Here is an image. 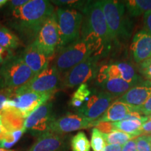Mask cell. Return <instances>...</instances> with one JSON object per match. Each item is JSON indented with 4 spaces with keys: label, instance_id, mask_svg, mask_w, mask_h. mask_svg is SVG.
<instances>
[{
    "label": "cell",
    "instance_id": "6da1fadb",
    "mask_svg": "<svg viewBox=\"0 0 151 151\" xmlns=\"http://www.w3.org/2000/svg\"><path fill=\"white\" fill-rule=\"evenodd\" d=\"M55 13L52 3L46 0H30L9 13L7 24L16 32L22 43L29 46L34 42L44 22Z\"/></svg>",
    "mask_w": 151,
    "mask_h": 151
},
{
    "label": "cell",
    "instance_id": "7a4b0ae2",
    "mask_svg": "<svg viewBox=\"0 0 151 151\" xmlns=\"http://www.w3.org/2000/svg\"><path fill=\"white\" fill-rule=\"evenodd\" d=\"M99 4L104 14L113 42L127 40L132 32V24L125 15V6L120 1L101 0Z\"/></svg>",
    "mask_w": 151,
    "mask_h": 151
},
{
    "label": "cell",
    "instance_id": "3957f363",
    "mask_svg": "<svg viewBox=\"0 0 151 151\" xmlns=\"http://www.w3.org/2000/svg\"><path fill=\"white\" fill-rule=\"evenodd\" d=\"M55 14L60 38L58 52L80 38L83 15L76 9L61 7L57 9Z\"/></svg>",
    "mask_w": 151,
    "mask_h": 151
},
{
    "label": "cell",
    "instance_id": "277c9868",
    "mask_svg": "<svg viewBox=\"0 0 151 151\" xmlns=\"http://www.w3.org/2000/svg\"><path fill=\"white\" fill-rule=\"evenodd\" d=\"M92 55L91 50L80 37L58 50L52 65L60 74H64Z\"/></svg>",
    "mask_w": 151,
    "mask_h": 151
},
{
    "label": "cell",
    "instance_id": "5b68a950",
    "mask_svg": "<svg viewBox=\"0 0 151 151\" xmlns=\"http://www.w3.org/2000/svg\"><path fill=\"white\" fill-rule=\"evenodd\" d=\"M35 76L20 55H14L1 64L0 67V78L4 85L12 89L23 86Z\"/></svg>",
    "mask_w": 151,
    "mask_h": 151
},
{
    "label": "cell",
    "instance_id": "8992f818",
    "mask_svg": "<svg viewBox=\"0 0 151 151\" xmlns=\"http://www.w3.org/2000/svg\"><path fill=\"white\" fill-rule=\"evenodd\" d=\"M83 14L84 16L81 27L101 38L110 50L113 40L99 1H88Z\"/></svg>",
    "mask_w": 151,
    "mask_h": 151
},
{
    "label": "cell",
    "instance_id": "52a82bcc",
    "mask_svg": "<svg viewBox=\"0 0 151 151\" xmlns=\"http://www.w3.org/2000/svg\"><path fill=\"white\" fill-rule=\"evenodd\" d=\"M60 75L54 66H48L46 69L36 75L27 83L16 89L15 96L24 92L53 94L58 88L61 87Z\"/></svg>",
    "mask_w": 151,
    "mask_h": 151
},
{
    "label": "cell",
    "instance_id": "ba28073f",
    "mask_svg": "<svg viewBox=\"0 0 151 151\" xmlns=\"http://www.w3.org/2000/svg\"><path fill=\"white\" fill-rule=\"evenodd\" d=\"M99 57L90 56L64 73L61 81V87L74 88L75 87L86 83L88 81L95 78L99 69Z\"/></svg>",
    "mask_w": 151,
    "mask_h": 151
},
{
    "label": "cell",
    "instance_id": "9c48e42d",
    "mask_svg": "<svg viewBox=\"0 0 151 151\" xmlns=\"http://www.w3.org/2000/svg\"><path fill=\"white\" fill-rule=\"evenodd\" d=\"M60 38L55 12L41 26L33 43L49 59L52 58L59 46Z\"/></svg>",
    "mask_w": 151,
    "mask_h": 151
},
{
    "label": "cell",
    "instance_id": "30bf717a",
    "mask_svg": "<svg viewBox=\"0 0 151 151\" xmlns=\"http://www.w3.org/2000/svg\"><path fill=\"white\" fill-rule=\"evenodd\" d=\"M53 113V104L50 100L43 104L25 118L24 127L26 132L39 137L49 132L50 126L55 120Z\"/></svg>",
    "mask_w": 151,
    "mask_h": 151
},
{
    "label": "cell",
    "instance_id": "8fae6325",
    "mask_svg": "<svg viewBox=\"0 0 151 151\" xmlns=\"http://www.w3.org/2000/svg\"><path fill=\"white\" fill-rule=\"evenodd\" d=\"M115 97L105 91L94 92L78 109V112L92 121H96L108 109Z\"/></svg>",
    "mask_w": 151,
    "mask_h": 151
},
{
    "label": "cell",
    "instance_id": "7c38bea8",
    "mask_svg": "<svg viewBox=\"0 0 151 151\" xmlns=\"http://www.w3.org/2000/svg\"><path fill=\"white\" fill-rule=\"evenodd\" d=\"M94 124L95 121H92L79 113H67L55 119L50 124L49 131L64 135L67 133L94 127Z\"/></svg>",
    "mask_w": 151,
    "mask_h": 151
},
{
    "label": "cell",
    "instance_id": "4fadbf2b",
    "mask_svg": "<svg viewBox=\"0 0 151 151\" xmlns=\"http://www.w3.org/2000/svg\"><path fill=\"white\" fill-rule=\"evenodd\" d=\"M52 95L51 94L24 92L16 94L12 99L14 101V108L20 111L25 119L41 105L49 101Z\"/></svg>",
    "mask_w": 151,
    "mask_h": 151
},
{
    "label": "cell",
    "instance_id": "5bb4252c",
    "mask_svg": "<svg viewBox=\"0 0 151 151\" xmlns=\"http://www.w3.org/2000/svg\"><path fill=\"white\" fill-rule=\"evenodd\" d=\"M130 51L134 61L141 64L151 58V34L143 29L137 32L132 39Z\"/></svg>",
    "mask_w": 151,
    "mask_h": 151
},
{
    "label": "cell",
    "instance_id": "9a60e30c",
    "mask_svg": "<svg viewBox=\"0 0 151 151\" xmlns=\"http://www.w3.org/2000/svg\"><path fill=\"white\" fill-rule=\"evenodd\" d=\"M106 73L108 78H121L134 86L140 83L143 79L138 74L135 68L126 62H116L105 65Z\"/></svg>",
    "mask_w": 151,
    "mask_h": 151
},
{
    "label": "cell",
    "instance_id": "2e32d148",
    "mask_svg": "<svg viewBox=\"0 0 151 151\" xmlns=\"http://www.w3.org/2000/svg\"><path fill=\"white\" fill-rule=\"evenodd\" d=\"M67 149L65 136L49 131L39 136L29 151H67Z\"/></svg>",
    "mask_w": 151,
    "mask_h": 151
},
{
    "label": "cell",
    "instance_id": "e0dca14e",
    "mask_svg": "<svg viewBox=\"0 0 151 151\" xmlns=\"http://www.w3.org/2000/svg\"><path fill=\"white\" fill-rule=\"evenodd\" d=\"M151 97V82L143 80L129 89L118 100L133 107L144 104Z\"/></svg>",
    "mask_w": 151,
    "mask_h": 151
},
{
    "label": "cell",
    "instance_id": "ac0fdd59",
    "mask_svg": "<svg viewBox=\"0 0 151 151\" xmlns=\"http://www.w3.org/2000/svg\"><path fill=\"white\" fill-rule=\"evenodd\" d=\"M20 55L24 63L30 68L35 75L41 73L49 66L50 59L33 43L26 47Z\"/></svg>",
    "mask_w": 151,
    "mask_h": 151
},
{
    "label": "cell",
    "instance_id": "d6986e66",
    "mask_svg": "<svg viewBox=\"0 0 151 151\" xmlns=\"http://www.w3.org/2000/svg\"><path fill=\"white\" fill-rule=\"evenodd\" d=\"M148 120V117L141 115L137 111L129 113L121 121L113 122L116 129L138 137L141 135V129L142 124Z\"/></svg>",
    "mask_w": 151,
    "mask_h": 151
},
{
    "label": "cell",
    "instance_id": "ffe728a7",
    "mask_svg": "<svg viewBox=\"0 0 151 151\" xmlns=\"http://www.w3.org/2000/svg\"><path fill=\"white\" fill-rule=\"evenodd\" d=\"M135 111L134 107L117 99L111 104L106 112L96 122H116L124 120L129 113Z\"/></svg>",
    "mask_w": 151,
    "mask_h": 151
},
{
    "label": "cell",
    "instance_id": "44dd1931",
    "mask_svg": "<svg viewBox=\"0 0 151 151\" xmlns=\"http://www.w3.org/2000/svg\"><path fill=\"white\" fill-rule=\"evenodd\" d=\"M0 120L8 132L20 130L24 127V118L16 109L8 108L0 111Z\"/></svg>",
    "mask_w": 151,
    "mask_h": 151
},
{
    "label": "cell",
    "instance_id": "7402d4cb",
    "mask_svg": "<svg viewBox=\"0 0 151 151\" xmlns=\"http://www.w3.org/2000/svg\"><path fill=\"white\" fill-rule=\"evenodd\" d=\"M100 86L105 92L112 94L114 97H118L123 95L135 86L121 78H108L104 81Z\"/></svg>",
    "mask_w": 151,
    "mask_h": 151
},
{
    "label": "cell",
    "instance_id": "603a6c76",
    "mask_svg": "<svg viewBox=\"0 0 151 151\" xmlns=\"http://www.w3.org/2000/svg\"><path fill=\"white\" fill-rule=\"evenodd\" d=\"M21 45V41L16 33L6 26L0 25V46L13 50Z\"/></svg>",
    "mask_w": 151,
    "mask_h": 151
},
{
    "label": "cell",
    "instance_id": "cb8c5ba5",
    "mask_svg": "<svg viewBox=\"0 0 151 151\" xmlns=\"http://www.w3.org/2000/svg\"><path fill=\"white\" fill-rule=\"evenodd\" d=\"M124 6L131 17H138L151 11V0H129L125 1Z\"/></svg>",
    "mask_w": 151,
    "mask_h": 151
},
{
    "label": "cell",
    "instance_id": "d4e9b609",
    "mask_svg": "<svg viewBox=\"0 0 151 151\" xmlns=\"http://www.w3.org/2000/svg\"><path fill=\"white\" fill-rule=\"evenodd\" d=\"M106 143L111 145H120L123 146L128 141L134 139V137L125 133V132L116 129L109 134H104Z\"/></svg>",
    "mask_w": 151,
    "mask_h": 151
},
{
    "label": "cell",
    "instance_id": "484cf974",
    "mask_svg": "<svg viewBox=\"0 0 151 151\" xmlns=\"http://www.w3.org/2000/svg\"><path fill=\"white\" fill-rule=\"evenodd\" d=\"M72 151H90V143L86 134L79 132L73 136L71 140Z\"/></svg>",
    "mask_w": 151,
    "mask_h": 151
},
{
    "label": "cell",
    "instance_id": "4316f807",
    "mask_svg": "<svg viewBox=\"0 0 151 151\" xmlns=\"http://www.w3.org/2000/svg\"><path fill=\"white\" fill-rule=\"evenodd\" d=\"M24 132H26V129L24 127L20 130L9 132L6 137L3 140L0 141V148L9 150L20 140V139L22 137Z\"/></svg>",
    "mask_w": 151,
    "mask_h": 151
},
{
    "label": "cell",
    "instance_id": "83f0119b",
    "mask_svg": "<svg viewBox=\"0 0 151 151\" xmlns=\"http://www.w3.org/2000/svg\"><path fill=\"white\" fill-rule=\"evenodd\" d=\"M90 146L93 149V151H104L105 146H106L104 134L95 127L92 130Z\"/></svg>",
    "mask_w": 151,
    "mask_h": 151
},
{
    "label": "cell",
    "instance_id": "f1b7e54d",
    "mask_svg": "<svg viewBox=\"0 0 151 151\" xmlns=\"http://www.w3.org/2000/svg\"><path fill=\"white\" fill-rule=\"evenodd\" d=\"M55 5L63 6L61 8L72 9L77 11H80L81 13L83 12L86 9L88 1H77V0H57V1H51Z\"/></svg>",
    "mask_w": 151,
    "mask_h": 151
},
{
    "label": "cell",
    "instance_id": "f546056e",
    "mask_svg": "<svg viewBox=\"0 0 151 151\" xmlns=\"http://www.w3.org/2000/svg\"><path fill=\"white\" fill-rule=\"evenodd\" d=\"M92 93V92L90 90L88 85L87 83H83L78 86L77 90L73 94L71 98L78 100V101H82L83 103L86 100H88Z\"/></svg>",
    "mask_w": 151,
    "mask_h": 151
},
{
    "label": "cell",
    "instance_id": "4dcf8cb0",
    "mask_svg": "<svg viewBox=\"0 0 151 151\" xmlns=\"http://www.w3.org/2000/svg\"><path fill=\"white\" fill-rule=\"evenodd\" d=\"M137 151H151V136L141 135L137 139Z\"/></svg>",
    "mask_w": 151,
    "mask_h": 151
},
{
    "label": "cell",
    "instance_id": "1f68e13d",
    "mask_svg": "<svg viewBox=\"0 0 151 151\" xmlns=\"http://www.w3.org/2000/svg\"><path fill=\"white\" fill-rule=\"evenodd\" d=\"M16 89L2 87L0 88V111H1L4 106L5 102L9 99H12L15 97Z\"/></svg>",
    "mask_w": 151,
    "mask_h": 151
},
{
    "label": "cell",
    "instance_id": "d6a6232c",
    "mask_svg": "<svg viewBox=\"0 0 151 151\" xmlns=\"http://www.w3.org/2000/svg\"><path fill=\"white\" fill-rule=\"evenodd\" d=\"M139 71L147 81L151 82V58L139 64Z\"/></svg>",
    "mask_w": 151,
    "mask_h": 151
},
{
    "label": "cell",
    "instance_id": "836d02e7",
    "mask_svg": "<svg viewBox=\"0 0 151 151\" xmlns=\"http://www.w3.org/2000/svg\"><path fill=\"white\" fill-rule=\"evenodd\" d=\"M94 127L99 129L101 133L103 134H109L111 133V132L116 130V127H115L114 124L113 122H96Z\"/></svg>",
    "mask_w": 151,
    "mask_h": 151
},
{
    "label": "cell",
    "instance_id": "e575fe53",
    "mask_svg": "<svg viewBox=\"0 0 151 151\" xmlns=\"http://www.w3.org/2000/svg\"><path fill=\"white\" fill-rule=\"evenodd\" d=\"M28 1H29V0H11V1H7L6 4V9L9 13H11L16 9L22 6L25 4H27Z\"/></svg>",
    "mask_w": 151,
    "mask_h": 151
},
{
    "label": "cell",
    "instance_id": "d590c367",
    "mask_svg": "<svg viewBox=\"0 0 151 151\" xmlns=\"http://www.w3.org/2000/svg\"><path fill=\"white\" fill-rule=\"evenodd\" d=\"M135 111H137L143 116H150L151 115V97L144 104L139 107H134Z\"/></svg>",
    "mask_w": 151,
    "mask_h": 151
},
{
    "label": "cell",
    "instance_id": "8d00e7d4",
    "mask_svg": "<svg viewBox=\"0 0 151 151\" xmlns=\"http://www.w3.org/2000/svg\"><path fill=\"white\" fill-rule=\"evenodd\" d=\"M14 55V52L12 50L0 46V63L3 64Z\"/></svg>",
    "mask_w": 151,
    "mask_h": 151
},
{
    "label": "cell",
    "instance_id": "74e56055",
    "mask_svg": "<svg viewBox=\"0 0 151 151\" xmlns=\"http://www.w3.org/2000/svg\"><path fill=\"white\" fill-rule=\"evenodd\" d=\"M143 25L144 29L151 34V11H147L143 14Z\"/></svg>",
    "mask_w": 151,
    "mask_h": 151
},
{
    "label": "cell",
    "instance_id": "f35d334b",
    "mask_svg": "<svg viewBox=\"0 0 151 151\" xmlns=\"http://www.w3.org/2000/svg\"><path fill=\"white\" fill-rule=\"evenodd\" d=\"M121 151H137V140L133 139L123 145Z\"/></svg>",
    "mask_w": 151,
    "mask_h": 151
},
{
    "label": "cell",
    "instance_id": "ab89813d",
    "mask_svg": "<svg viewBox=\"0 0 151 151\" xmlns=\"http://www.w3.org/2000/svg\"><path fill=\"white\" fill-rule=\"evenodd\" d=\"M141 135L151 136V119H148L147 121L142 124L141 129Z\"/></svg>",
    "mask_w": 151,
    "mask_h": 151
},
{
    "label": "cell",
    "instance_id": "60d3db41",
    "mask_svg": "<svg viewBox=\"0 0 151 151\" xmlns=\"http://www.w3.org/2000/svg\"><path fill=\"white\" fill-rule=\"evenodd\" d=\"M122 146L120 145L108 144L105 146L104 151H121Z\"/></svg>",
    "mask_w": 151,
    "mask_h": 151
},
{
    "label": "cell",
    "instance_id": "b9f144b4",
    "mask_svg": "<svg viewBox=\"0 0 151 151\" xmlns=\"http://www.w3.org/2000/svg\"><path fill=\"white\" fill-rule=\"evenodd\" d=\"M9 132H7V130L4 127V126L1 124V120H0V141L3 140L4 138L6 137V135L8 134Z\"/></svg>",
    "mask_w": 151,
    "mask_h": 151
},
{
    "label": "cell",
    "instance_id": "7bdbcfd3",
    "mask_svg": "<svg viewBox=\"0 0 151 151\" xmlns=\"http://www.w3.org/2000/svg\"><path fill=\"white\" fill-rule=\"evenodd\" d=\"M7 1H6V0H0V9L2 6H4V5L6 4Z\"/></svg>",
    "mask_w": 151,
    "mask_h": 151
},
{
    "label": "cell",
    "instance_id": "ee69618b",
    "mask_svg": "<svg viewBox=\"0 0 151 151\" xmlns=\"http://www.w3.org/2000/svg\"><path fill=\"white\" fill-rule=\"evenodd\" d=\"M148 119H151V115L150 116H148Z\"/></svg>",
    "mask_w": 151,
    "mask_h": 151
},
{
    "label": "cell",
    "instance_id": "f6af8a7d",
    "mask_svg": "<svg viewBox=\"0 0 151 151\" xmlns=\"http://www.w3.org/2000/svg\"><path fill=\"white\" fill-rule=\"evenodd\" d=\"M0 118H1V116H0Z\"/></svg>",
    "mask_w": 151,
    "mask_h": 151
}]
</instances>
